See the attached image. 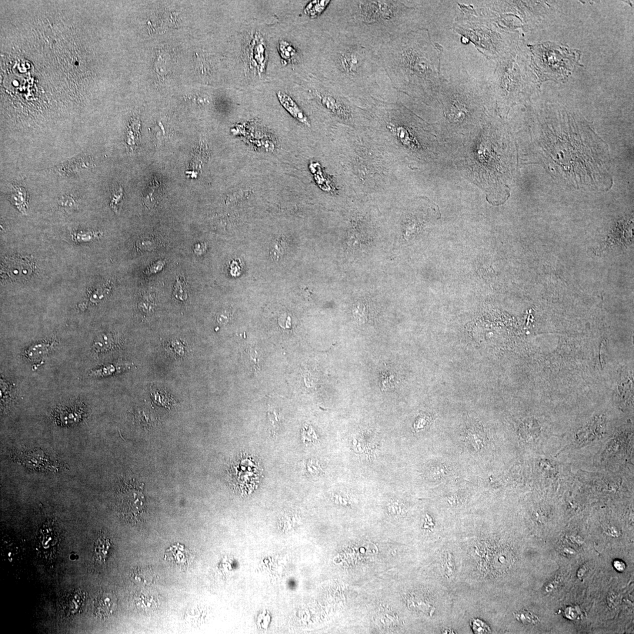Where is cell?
Instances as JSON below:
<instances>
[{
	"mask_svg": "<svg viewBox=\"0 0 634 634\" xmlns=\"http://www.w3.org/2000/svg\"><path fill=\"white\" fill-rule=\"evenodd\" d=\"M445 6V1L331 0L320 29L328 35L350 36L378 52L383 44L400 35L428 31Z\"/></svg>",
	"mask_w": 634,
	"mask_h": 634,
	"instance_id": "cell-1",
	"label": "cell"
},
{
	"mask_svg": "<svg viewBox=\"0 0 634 634\" xmlns=\"http://www.w3.org/2000/svg\"><path fill=\"white\" fill-rule=\"evenodd\" d=\"M314 75L358 106L398 100L378 52L350 36L325 34Z\"/></svg>",
	"mask_w": 634,
	"mask_h": 634,
	"instance_id": "cell-2",
	"label": "cell"
},
{
	"mask_svg": "<svg viewBox=\"0 0 634 634\" xmlns=\"http://www.w3.org/2000/svg\"><path fill=\"white\" fill-rule=\"evenodd\" d=\"M378 54L397 92L426 103L438 101L441 53L428 30L400 35L383 44Z\"/></svg>",
	"mask_w": 634,
	"mask_h": 634,
	"instance_id": "cell-3",
	"label": "cell"
},
{
	"mask_svg": "<svg viewBox=\"0 0 634 634\" xmlns=\"http://www.w3.org/2000/svg\"><path fill=\"white\" fill-rule=\"evenodd\" d=\"M273 24L254 16L238 14L232 39L235 89L248 91L274 79L271 61Z\"/></svg>",
	"mask_w": 634,
	"mask_h": 634,
	"instance_id": "cell-4",
	"label": "cell"
},
{
	"mask_svg": "<svg viewBox=\"0 0 634 634\" xmlns=\"http://www.w3.org/2000/svg\"><path fill=\"white\" fill-rule=\"evenodd\" d=\"M325 34L291 23L274 24L271 38L274 79L302 83L314 75Z\"/></svg>",
	"mask_w": 634,
	"mask_h": 634,
	"instance_id": "cell-5",
	"label": "cell"
},
{
	"mask_svg": "<svg viewBox=\"0 0 634 634\" xmlns=\"http://www.w3.org/2000/svg\"><path fill=\"white\" fill-rule=\"evenodd\" d=\"M445 37L463 46H470L488 61L496 62L520 41L519 33L506 31L492 19L480 14L472 1L464 2L461 11L448 28Z\"/></svg>",
	"mask_w": 634,
	"mask_h": 634,
	"instance_id": "cell-6",
	"label": "cell"
},
{
	"mask_svg": "<svg viewBox=\"0 0 634 634\" xmlns=\"http://www.w3.org/2000/svg\"><path fill=\"white\" fill-rule=\"evenodd\" d=\"M529 49L520 41L498 60L490 80L494 101L503 108L528 99L536 87Z\"/></svg>",
	"mask_w": 634,
	"mask_h": 634,
	"instance_id": "cell-7",
	"label": "cell"
},
{
	"mask_svg": "<svg viewBox=\"0 0 634 634\" xmlns=\"http://www.w3.org/2000/svg\"><path fill=\"white\" fill-rule=\"evenodd\" d=\"M301 83L316 106L343 122L358 123L364 118L359 106L332 86L312 75Z\"/></svg>",
	"mask_w": 634,
	"mask_h": 634,
	"instance_id": "cell-8",
	"label": "cell"
},
{
	"mask_svg": "<svg viewBox=\"0 0 634 634\" xmlns=\"http://www.w3.org/2000/svg\"><path fill=\"white\" fill-rule=\"evenodd\" d=\"M143 490L133 483H126L119 494V507L123 516L129 520H139L145 512V500Z\"/></svg>",
	"mask_w": 634,
	"mask_h": 634,
	"instance_id": "cell-9",
	"label": "cell"
},
{
	"mask_svg": "<svg viewBox=\"0 0 634 634\" xmlns=\"http://www.w3.org/2000/svg\"><path fill=\"white\" fill-rule=\"evenodd\" d=\"M32 272L29 259L22 257L6 258L3 262L2 272L12 280H22L29 278Z\"/></svg>",
	"mask_w": 634,
	"mask_h": 634,
	"instance_id": "cell-10",
	"label": "cell"
},
{
	"mask_svg": "<svg viewBox=\"0 0 634 634\" xmlns=\"http://www.w3.org/2000/svg\"><path fill=\"white\" fill-rule=\"evenodd\" d=\"M11 193L9 195V199L11 203L14 205L21 212H25L27 193L22 187L11 185Z\"/></svg>",
	"mask_w": 634,
	"mask_h": 634,
	"instance_id": "cell-11",
	"label": "cell"
},
{
	"mask_svg": "<svg viewBox=\"0 0 634 634\" xmlns=\"http://www.w3.org/2000/svg\"><path fill=\"white\" fill-rule=\"evenodd\" d=\"M161 191V185L158 179L154 178L150 183L145 196H143V202L148 208H152L156 203V195Z\"/></svg>",
	"mask_w": 634,
	"mask_h": 634,
	"instance_id": "cell-12",
	"label": "cell"
},
{
	"mask_svg": "<svg viewBox=\"0 0 634 634\" xmlns=\"http://www.w3.org/2000/svg\"><path fill=\"white\" fill-rule=\"evenodd\" d=\"M130 365L126 364H116L111 365L103 367V368L95 370L90 373L89 376L93 377H102L112 375L113 373H119L122 371H125L127 369L130 368Z\"/></svg>",
	"mask_w": 634,
	"mask_h": 634,
	"instance_id": "cell-13",
	"label": "cell"
},
{
	"mask_svg": "<svg viewBox=\"0 0 634 634\" xmlns=\"http://www.w3.org/2000/svg\"><path fill=\"white\" fill-rule=\"evenodd\" d=\"M245 353L248 356V361L251 365L254 370V372H258L260 371V355L258 351L251 346H249L245 349Z\"/></svg>",
	"mask_w": 634,
	"mask_h": 634,
	"instance_id": "cell-14",
	"label": "cell"
},
{
	"mask_svg": "<svg viewBox=\"0 0 634 634\" xmlns=\"http://www.w3.org/2000/svg\"><path fill=\"white\" fill-rule=\"evenodd\" d=\"M113 344V340L111 335H103L102 338H99L98 342H96L94 344L96 351H107L108 349L111 348Z\"/></svg>",
	"mask_w": 634,
	"mask_h": 634,
	"instance_id": "cell-15",
	"label": "cell"
},
{
	"mask_svg": "<svg viewBox=\"0 0 634 634\" xmlns=\"http://www.w3.org/2000/svg\"><path fill=\"white\" fill-rule=\"evenodd\" d=\"M286 249V244L280 241L274 243L272 245L271 250H270V255L272 258L275 260H278L282 258Z\"/></svg>",
	"mask_w": 634,
	"mask_h": 634,
	"instance_id": "cell-16",
	"label": "cell"
},
{
	"mask_svg": "<svg viewBox=\"0 0 634 634\" xmlns=\"http://www.w3.org/2000/svg\"><path fill=\"white\" fill-rule=\"evenodd\" d=\"M58 205L62 207L67 213H72L76 209L75 202L71 196H62L58 200Z\"/></svg>",
	"mask_w": 634,
	"mask_h": 634,
	"instance_id": "cell-17",
	"label": "cell"
},
{
	"mask_svg": "<svg viewBox=\"0 0 634 634\" xmlns=\"http://www.w3.org/2000/svg\"><path fill=\"white\" fill-rule=\"evenodd\" d=\"M123 199V190L121 186H119L118 188H115L113 190L111 202L110 203L111 208L116 211L118 205L122 201Z\"/></svg>",
	"mask_w": 634,
	"mask_h": 634,
	"instance_id": "cell-18",
	"label": "cell"
},
{
	"mask_svg": "<svg viewBox=\"0 0 634 634\" xmlns=\"http://www.w3.org/2000/svg\"><path fill=\"white\" fill-rule=\"evenodd\" d=\"M183 283L181 281L177 282L174 295L176 299L184 301L188 298V295H187V293L185 290H183Z\"/></svg>",
	"mask_w": 634,
	"mask_h": 634,
	"instance_id": "cell-19",
	"label": "cell"
},
{
	"mask_svg": "<svg viewBox=\"0 0 634 634\" xmlns=\"http://www.w3.org/2000/svg\"><path fill=\"white\" fill-rule=\"evenodd\" d=\"M473 627L474 630L477 633H485L490 631L489 627L487 626L486 624L478 620L474 621Z\"/></svg>",
	"mask_w": 634,
	"mask_h": 634,
	"instance_id": "cell-20",
	"label": "cell"
},
{
	"mask_svg": "<svg viewBox=\"0 0 634 634\" xmlns=\"http://www.w3.org/2000/svg\"><path fill=\"white\" fill-rule=\"evenodd\" d=\"M153 303L149 301L148 299L143 300V301L139 304V308L141 309L143 312L150 313L153 311L154 309Z\"/></svg>",
	"mask_w": 634,
	"mask_h": 634,
	"instance_id": "cell-21",
	"label": "cell"
},
{
	"mask_svg": "<svg viewBox=\"0 0 634 634\" xmlns=\"http://www.w3.org/2000/svg\"><path fill=\"white\" fill-rule=\"evenodd\" d=\"M230 318V314L229 312L223 311L219 314L218 316V321L221 324H226L229 321Z\"/></svg>",
	"mask_w": 634,
	"mask_h": 634,
	"instance_id": "cell-22",
	"label": "cell"
},
{
	"mask_svg": "<svg viewBox=\"0 0 634 634\" xmlns=\"http://www.w3.org/2000/svg\"><path fill=\"white\" fill-rule=\"evenodd\" d=\"M171 346L173 347V352L179 355H182L183 353V348L182 343L178 341H173L171 343Z\"/></svg>",
	"mask_w": 634,
	"mask_h": 634,
	"instance_id": "cell-23",
	"label": "cell"
},
{
	"mask_svg": "<svg viewBox=\"0 0 634 634\" xmlns=\"http://www.w3.org/2000/svg\"><path fill=\"white\" fill-rule=\"evenodd\" d=\"M615 567L617 570L619 571V572H623L624 570L626 568L625 564H624L623 562H621L620 561H616L615 562Z\"/></svg>",
	"mask_w": 634,
	"mask_h": 634,
	"instance_id": "cell-24",
	"label": "cell"
}]
</instances>
